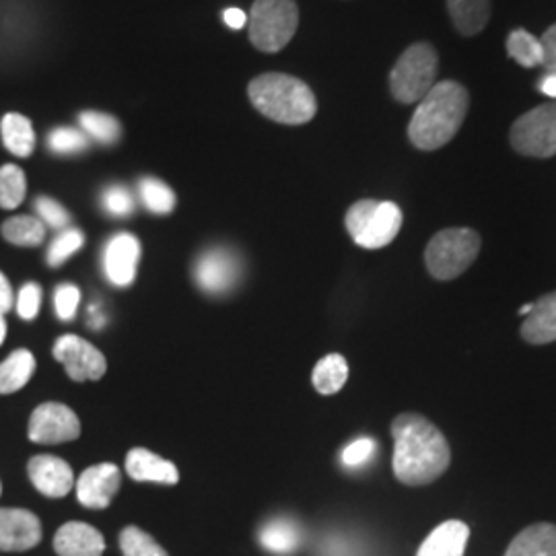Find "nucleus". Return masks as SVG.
<instances>
[{"label": "nucleus", "mask_w": 556, "mask_h": 556, "mask_svg": "<svg viewBox=\"0 0 556 556\" xmlns=\"http://www.w3.org/2000/svg\"><path fill=\"white\" fill-rule=\"evenodd\" d=\"M140 248L139 239L132 233H116L103 248V273L114 287H130L139 270Z\"/></svg>", "instance_id": "nucleus-13"}, {"label": "nucleus", "mask_w": 556, "mask_h": 556, "mask_svg": "<svg viewBox=\"0 0 556 556\" xmlns=\"http://www.w3.org/2000/svg\"><path fill=\"white\" fill-rule=\"evenodd\" d=\"M470 538V528L459 521L450 519L438 526L425 542L420 544L417 556H464Z\"/></svg>", "instance_id": "nucleus-18"}, {"label": "nucleus", "mask_w": 556, "mask_h": 556, "mask_svg": "<svg viewBox=\"0 0 556 556\" xmlns=\"http://www.w3.org/2000/svg\"><path fill=\"white\" fill-rule=\"evenodd\" d=\"M507 54L516 60L519 66L534 68L542 64V43L526 29H514L507 38Z\"/></svg>", "instance_id": "nucleus-30"}, {"label": "nucleus", "mask_w": 556, "mask_h": 556, "mask_svg": "<svg viewBox=\"0 0 556 556\" xmlns=\"http://www.w3.org/2000/svg\"><path fill=\"white\" fill-rule=\"evenodd\" d=\"M41 305V287L36 282H27L23 285L20 291V298H17V312H20V318L36 319L38 312H40Z\"/></svg>", "instance_id": "nucleus-38"}, {"label": "nucleus", "mask_w": 556, "mask_h": 556, "mask_svg": "<svg viewBox=\"0 0 556 556\" xmlns=\"http://www.w3.org/2000/svg\"><path fill=\"white\" fill-rule=\"evenodd\" d=\"M519 332L530 344L556 342V291L534 301V307L523 319Z\"/></svg>", "instance_id": "nucleus-19"}, {"label": "nucleus", "mask_w": 556, "mask_h": 556, "mask_svg": "<svg viewBox=\"0 0 556 556\" xmlns=\"http://www.w3.org/2000/svg\"><path fill=\"white\" fill-rule=\"evenodd\" d=\"M0 493H2V486H0Z\"/></svg>", "instance_id": "nucleus-45"}, {"label": "nucleus", "mask_w": 556, "mask_h": 556, "mask_svg": "<svg viewBox=\"0 0 556 556\" xmlns=\"http://www.w3.org/2000/svg\"><path fill=\"white\" fill-rule=\"evenodd\" d=\"M402 211L390 200H358L346 213V231L363 250H381L402 229Z\"/></svg>", "instance_id": "nucleus-4"}, {"label": "nucleus", "mask_w": 556, "mask_h": 556, "mask_svg": "<svg viewBox=\"0 0 556 556\" xmlns=\"http://www.w3.org/2000/svg\"><path fill=\"white\" fill-rule=\"evenodd\" d=\"M346 379H349V363L338 353L319 358L318 365L314 367V376H312L314 388L321 396L338 394L344 388Z\"/></svg>", "instance_id": "nucleus-25"}, {"label": "nucleus", "mask_w": 556, "mask_h": 556, "mask_svg": "<svg viewBox=\"0 0 556 556\" xmlns=\"http://www.w3.org/2000/svg\"><path fill=\"white\" fill-rule=\"evenodd\" d=\"M241 278V260L229 248H208L194 262V280L208 295L229 293Z\"/></svg>", "instance_id": "nucleus-9"}, {"label": "nucleus", "mask_w": 556, "mask_h": 556, "mask_svg": "<svg viewBox=\"0 0 556 556\" xmlns=\"http://www.w3.org/2000/svg\"><path fill=\"white\" fill-rule=\"evenodd\" d=\"M80 130L89 139L101 144H116L122 137V124L112 114L103 112H83L79 116Z\"/></svg>", "instance_id": "nucleus-28"}, {"label": "nucleus", "mask_w": 556, "mask_h": 556, "mask_svg": "<svg viewBox=\"0 0 556 556\" xmlns=\"http://www.w3.org/2000/svg\"><path fill=\"white\" fill-rule=\"evenodd\" d=\"M54 358L64 365L66 376L73 381H98L108 369V361L100 349L75 334H64L54 342Z\"/></svg>", "instance_id": "nucleus-11"}, {"label": "nucleus", "mask_w": 556, "mask_h": 556, "mask_svg": "<svg viewBox=\"0 0 556 556\" xmlns=\"http://www.w3.org/2000/svg\"><path fill=\"white\" fill-rule=\"evenodd\" d=\"M122 472L112 462L96 464L87 468L75 482L77 498L87 509H108L118 495Z\"/></svg>", "instance_id": "nucleus-12"}, {"label": "nucleus", "mask_w": 556, "mask_h": 556, "mask_svg": "<svg viewBox=\"0 0 556 556\" xmlns=\"http://www.w3.org/2000/svg\"><path fill=\"white\" fill-rule=\"evenodd\" d=\"M538 89L548 98H556V73H546L538 83Z\"/></svg>", "instance_id": "nucleus-42"}, {"label": "nucleus", "mask_w": 556, "mask_h": 556, "mask_svg": "<svg viewBox=\"0 0 556 556\" xmlns=\"http://www.w3.org/2000/svg\"><path fill=\"white\" fill-rule=\"evenodd\" d=\"M29 439L41 445L68 443L80 438V420L75 410L60 402H43L29 418Z\"/></svg>", "instance_id": "nucleus-10"}, {"label": "nucleus", "mask_w": 556, "mask_h": 556, "mask_svg": "<svg viewBox=\"0 0 556 556\" xmlns=\"http://www.w3.org/2000/svg\"><path fill=\"white\" fill-rule=\"evenodd\" d=\"M119 551L124 556H169L155 538L137 526H128L122 530Z\"/></svg>", "instance_id": "nucleus-31"}, {"label": "nucleus", "mask_w": 556, "mask_h": 556, "mask_svg": "<svg viewBox=\"0 0 556 556\" xmlns=\"http://www.w3.org/2000/svg\"><path fill=\"white\" fill-rule=\"evenodd\" d=\"M532 307H534V301H532V303H526V305H521V307L517 309V316H528V314L532 312Z\"/></svg>", "instance_id": "nucleus-43"}, {"label": "nucleus", "mask_w": 556, "mask_h": 556, "mask_svg": "<svg viewBox=\"0 0 556 556\" xmlns=\"http://www.w3.org/2000/svg\"><path fill=\"white\" fill-rule=\"evenodd\" d=\"M140 202L153 215H169L176 208V192L157 178H142L139 181Z\"/></svg>", "instance_id": "nucleus-27"}, {"label": "nucleus", "mask_w": 556, "mask_h": 556, "mask_svg": "<svg viewBox=\"0 0 556 556\" xmlns=\"http://www.w3.org/2000/svg\"><path fill=\"white\" fill-rule=\"evenodd\" d=\"M447 11L462 36H477L491 20V0H447Z\"/></svg>", "instance_id": "nucleus-22"}, {"label": "nucleus", "mask_w": 556, "mask_h": 556, "mask_svg": "<svg viewBox=\"0 0 556 556\" xmlns=\"http://www.w3.org/2000/svg\"><path fill=\"white\" fill-rule=\"evenodd\" d=\"M540 43H542V66L548 73H556V23L544 31Z\"/></svg>", "instance_id": "nucleus-39"}, {"label": "nucleus", "mask_w": 556, "mask_h": 556, "mask_svg": "<svg viewBox=\"0 0 556 556\" xmlns=\"http://www.w3.org/2000/svg\"><path fill=\"white\" fill-rule=\"evenodd\" d=\"M480 236L468 227L443 229L433 236L425 250V264L431 277L454 280L464 275L478 258Z\"/></svg>", "instance_id": "nucleus-6"}, {"label": "nucleus", "mask_w": 556, "mask_h": 556, "mask_svg": "<svg viewBox=\"0 0 556 556\" xmlns=\"http://www.w3.org/2000/svg\"><path fill=\"white\" fill-rule=\"evenodd\" d=\"M126 475L137 482L153 484H178L179 472L174 462L144 450L135 447L126 456Z\"/></svg>", "instance_id": "nucleus-17"}, {"label": "nucleus", "mask_w": 556, "mask_h": 556, "mask_svg": "<svg viewBox=\"0 0 556 556\" xmlns=\"http://www.w3.org/2000/svg\"><path fill=\"white\" fill-rule=\"evenodd\" d=\"M519 155L548 160L556 155V103H544L519 116L509 132Z\"/></svg>", "instance_id": "nucleus-8"}, {"label": "nucleus", "mask_w": 556, "mask_h": 556, "mask_svg": "<svg viewBox=\"0 0 556 556\" xmlns=\"http://www.w3.org/2000/svg\"><path fill=\"white\" fill-rule=\"evenodd\" d=\"M13 289L9 278L0 273V314H7L13 307Z\"/></svg>", "instance_id": "nucleus-40"}, {"label": "nucleus", "mask_w": 556, "mask_h": 556, "mask_svg": "<svg viewBox=\"0 0 556 556\" xmlns=\"http://www.w3.org/2000/svg\"><path fill=\"white\" fill-rule=\"evenodd\" d=\"M83 243H85V236H83L80 229L68 227V229L60 231V236H56V239L50 245V250H48V256H46L48 264L52 268H59L66 260L79 252Z\"/></svg>", "instance_id": "nucleus-32"}, {"label": "nucleus", "mask_w": 556, "mask_h": 556, "mask_svg": "<svg viewBox=\"0 0 556 556\" xmlns=\"http://www.w3.org/2000/svg\"><path fill=\"white\" fill-rule=\"evenodd\" d=\"M48 147L56 155H75L89 147V137L77 128H56L48 137Z\"/></svg>", "instance_id": "nucleus-33"}, {"label": "nucleus", "mask_w": 556, "mask_h": 556, "mask_svg": "<svg viewBox=\"0 0 556 556\" xmlns=\"http://www.w3.org/2000/svg\"><path fill=\"white\" fill-rule=\"evenodd\" d=\"M248 96L262 116L278 124H307L318 112V100L309 85L282 73L260 75L250 83Z\"/></svg>", "instance_id": "nucleus-3"}, {"label": "nucleus", "mask_w": 556, "mask_h": 556, "mask_svg": "<svg viewBox=\"0 0 556 556\" xmlns=\"http://www.w3.org/2000/svg\"><path fill=\"white\" fill-rule=\"evenodd\" d=\"M394 475L406 486L435 482L452 464V450L445 435L429 418L402 413L392 422Z\"/></svg>", "instance_id": "nucleus-1"}, {"label": "nucleus", "mask_w": 556, "mask_h": 556, "mask_svg": "<svg viewBox=\"0 0 556 556\" xmlns=\"http://www.w3.org/2000/svg\"><path fill=\"white\" fill-rule=\"evenodd\" d=\"M101 202H103V208L112 217H128L135 213V197L130 194L128 188H124L119 184L105 188Z\"/></svg>", "instance_id": "nucleus-35"}, {"label": "nucleus", "mask_w": 556, "mask_h": 556, "mask_svg": "<svg viewBox=\"0 0 556 556\" xmlns=\"http://www.w3.org/2000/svg\"><path fill=\"white\" fill-rule=\"evenodd\" d=\"M378 452V443L371 438H358L355 441H351L342 454H340V462L344 468L349 470H357L363 468L365 464H369L374 456Z\"/></svg>", "instance_id": "nucleus-34"}, {"label": "nucleus", "mask_w": 556, "mask_h": 556, "mask_svg": "<svg viewBox=\"0 0 556 556\" xmlns=\"http://www.w3.org/2000/svg\"><path fill=\"white\" fill-rule=\"evenodd\" d=\"M0 135L9 153L15 157H29L36 149V132L31 126V119L23 114H7L0 122Z\"/></svg>", "instance_id": "nucleus-23"}, {"label": "nucleus", "mask_w": 556, "mask_h": 556, "mask_svg": "<svg viewBox=\"0 0 556 556\" xmlns=\"http://www.w3.org/2000/svg\"><path fill=\"white\" fill-rule=\"evenodd\" d=\"M41 542V521L27 509H0V551L25 553Z\"/></svg>", "instance_id": "nucleus-14"}, {"label": "nucleus", "mask_w": 556, "mask_h": 556, "mask_svg": "<svg viewBox=\"0 0 556 556\" xmlns=\"http://www.w3.org/2000/svg\"><path fill=\"white\" fill-rule=\"evenodd\" d=\"M2 238L20 248H38L46 239V225L38 217L20 215L2 223Z\"/></svg>", "instance_id": "nucleus-26"}, {"label": "nucleus", "mask_w": 556, "mask_h": 556, "mask_svg": "<svg viewBox=\"0 0 556 556\" xmlns=\"http://www.w3.org/2000/svg\"><path fill=\"white\" fill-rule=\"evenodd\" d=\"M79 303V287H75V285H71V282L60 285L59 289L54 291V307H56V314H59V318L62 319V321H71V319L77 316Z\"/></svg>", "instance_id": "nucleus-37"}, {"label": "nucleus", "mask_w": 556, "mask_h": 556, "mask_svg": "<svg viewBox=\"0 0 556 556\" xmlns=\"http://www.w3.org/2000/svg\"><path fill=\"white\" fill-rule=\"evenodd\" d=\"M470 108V96L457 80H439L418 101L408 124V139L420 151H438L454 139Z\"/></svg>", "instance_id": "nucleus-2"}, {"label": "nucleus", "mask_w": 556, "mask_h": 556, "mask_svg": "<svg viewBox=\"0 0 556 556\" xmlns=\"http://www.w3.org/2000/svg\"><path fill=\"white\" fill-rule=\"evenodd\" d=\"M438 50L418 41L402 52L392 73L390 91L400 103H418L438 83Z\"/></svg>", "instance_id": "nucleus-5"}, {"label": "nucleus", "mask_w": 556, "mask_h": 556, "mask_svg": "<svg viewBox=\"0 0 556 556\" xmlns=\"http://www.w3.org/2000/svg\"><path fill=\"white\" fill-rule=\"evenodd\" d=\"M250 41L260 52L275 54L293 40L299 27L295 0H256L248 15Z\"/></svg>", "instance_id": "nucleus-7"}, {"label": "nucleus", "mask_w": 556, "mask_h": 556, "mask_svg": "<svg viewBox=\"0 0 556 556\" xmlns=\"http://www.w3.org/2000/svg\"><path fill=\"white\" fill-rule=\"evenodd\" d=\"M27 475L43 497H66L75 489L73 468L62 457L46 454L31 457L27 464Z\"/></svg>", "instance_id": "nucleus-15"}, {"label": "nucleus", "mask_w": 556, "mask_h": 556, "mask_svg": "<svg viewBox=\"0 0 556 556\" xmlns=\"http://www.w3.org/2000/svg\"><path fill=\"white\" fill-rule=\"evenodd\" d=\"M505 556H556V526L534 523L521 530Z\"/></svg>", "instance_id": "nucleus-21"}, {"label": "nucleus", "mask_w": 556, "mask_h": 556, "mask_svg": "<svg viewBox=\"0 0 556 556\" xmlns=\"http://www.w3.org/2000/svg\"><path fill=\"white\" fill-rule=\"evenodd\" d=\"M36 213L43 225H48L56 231H64L71 225V213L60 204L59 200L50 199V197H40L36 200Z\"/></svg>", "instance_id": "nucleus-36"}, {"label": "nucleus", "mask_w": 556, "mask_h": 556, "mask_svg": "<svg viewBox=\"0 0 556 556\" xmlns=\"http://www.w3.org/2000/svg\"><path fill=\"white\" fill-rule=\"evenodd\" d=\"M258 542L270 555H293L301 546V530L289 517H273L260 528Z\"/></svg>", "instance_id": "nucleus-20"}, {"label": "nucleus", "mask_w": 556, "mask_h": 556, "mask_svg": "<svg viewBox=\"0 0 556 556\" xmlns=\"http://www.w3.org/2000/svg\"><path fill=\"white\" fill-rule=\"evenodd\" d=\"M27 194V178L25 172L9 163L0 167V208L13 211L17 208Z\"/></svg>", "instance_id": "nucleus-29"}, {"label": "nucleus", "mask_w": 556, "mask_h": 556, "mask_svg": "<svg viewBox=\"0 0 556 556\" xmlns=\"http://www.w3.org/2000/svg\"><path fill=\"white\" fill-rule=\"evenodd\" d=\"M36 371V357L27 349H17L0 363V394H15L29 383Z\"/></svg>", "instance_id": "nucleus-24"}, {"label": "nucleus", "mask_w": 556, "mask_h": 556, "mask_svg": "<svg viewBox=\"0 0 556 556\" xmlns=\"http://www.w3.org/2000/svg\"><path fill=\"white\" fill-rule=\"evenodd\" d=\"M54 551L59 556H101L105 540L98 528L83 521H68L54 536Z\"/></svg>", "instance_id": "nucleus-16"}, {"label": "nucleus", "mask_w": 556, "mask_h": 556, "mask_svg": "<svg viewBox=\"0 0 556 556\" xmlns=\"http://www.w3.org/2000/svg\"><path fill=\"white\" fill-rule=\"evenodd\" d=\"M223 21H225V25L231 27V29H241V27L248 25V15H245L241 9H227V11L223 13Z\"/></svg>", "instance_id": "nucleus-41"}, {"label": "nucleus", "mask_w": 556, "mask_h": 556, "mask_svg": "<svg viewBox=\"0 0 556 556\" xmlns=\"http://www.w3.org/2000/svg\"><path fill=\"white\" fill-rule=\"evenodd\" d=\"M7 337V321H4V314H0V344L4 342Z\"/></svg>", "instance_id": "nucleus-44"}]
</instances>
